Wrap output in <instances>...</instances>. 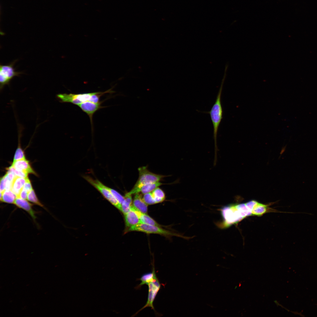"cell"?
I'll list each match as a JSON object with an SVG mask.
<instances>
[{
	"instance_id": "484cf974",
	"label": "cell",
	"mask_w": 317,
	"mask_h": 317,
	"mask_svg": "<svg viewBox=\"0 0 317 317\" xmlns=\"http://www.w3.org/2000/svg\"><path fill=\"white\" fill-rule=\"evenodd\" d=\"M23 188L27 191L28 193L33 189L31 181L28 177L26 178Z\"/></svg>"
},
{
	"instance_id": "4316f807",
	"label": "cell",
	"mask_w": 317,
	"mask_h": 317,
	"mask_svg": "<svg viewBox=\"0 0 317 317\" xmlns=\"http://www.w3.org/2000/svg\"><path fill=\"white\" fill-rule=\"evenodd\" d=\"M28 193L23 188L22 189L18 197L24 199H27Z\"/></svg>"
},
{
	"instance_id": "5b68a950",
	"label": "cell",
	"mask_w": 317,
	"mask_h": 317,
	"mask_svg": "<svg viewBox=\"0 0 317 317\" xmlns=\"http://www.w3.org/2000/svg\"><path fill=\"white\" fill-rule=\"evenodd\" d=\"M161 227L142 223L125 230V232L126 233L131 231H138L148 234H159L166 237L177 235L176 233L164 229Z\"/></svg>"
},
{
	"instance_id": "7a4b0ae2",
	"label": "cell",
	"mask_w": 317,
	"mask_h": 317,
	"mask_svg": "<svg viewBox=\"0 0 317 317\" xmlns=\"http://www.w3.org/2000/svg\"><path fill=\"white\" fill-rule=\"evenodd\" d=\"M139 177L133 188L125 194V196L131 195L139 193L141 188L143 186L151 183L160 181L166 176L156 174L150 171L147 166H142L138 169Z\"/></svg>"
},
{
	"instance_id": "603a6c76",
	"label": "cell",
	"mask_w": 317,
	"mask_h": 317,
	"mask_svg": "<svg viewBox=\"0 0 317 317\" xmlns=\"http://www.w3.org/2000/svg\"><path fill=\"white\" fill-rule=\"evenodd\" d=\"M143 199L145 203L148 205L156 204L151 192L144 194L143 197Z\"/></svg>"
},
{
	"instance_id": "6da1fadb",
	"label": "cell",
	"mask_w": 317,
	"mask_h": 317,
	"mask_svg": "<svg viewBox=\"0 0 317 317\" xmlns=\"http://www.w3.org/2000/svg\"><path fill=\"white\" fill-rule=\"evenodd\" d=\"M226 70H225L223 77L222 80L215 102L210 110L207 112V113L210 114L213 127V138L215 154V160H217L216 152L217 150V132L219 125L223 117V111L222 105L221 97L223 84L226 76Z\"/></svg>"
},
{
	"instance_id": "277c9868",
	"label": "cell",
	"mask_w": 317,
	"mask_h": 317,
	"mask_svg": "<svg viewBox=\"0 0 317 317\" xmlns=\"http://www.w3.org/2000/svg\"><path fill=\"white\" fill-rule=\"evenodd\" d=\"M83 178L98 190L106 200L120 210L121 205L111 193L108 187L98 180L94 179L90 176H84Z\"/></svg>"
},
{
	"instance_id": "52a82bcc",
	"label": "cell",
	"mask_w": 317,
	"mask_h": 317,
	"mask_svg": "<svg viewBox=\"0 0 317 317\" xmlns=\"http://www.w3.org/2000/svg\"><path fill=\"white\" fill-rule=\"evenodd\" d=\"M148 287V293L147 302L145 305L134 315H137L141 311L148 307H150L155 311L153 305L156 296L160 289L161 284L156 274L152 279L146 283Z\"/></svg>"
},
{
	"instance_id": "8992f818",
	"label": "cell",
	"mask_w": 317,
	"mask_h": 317,
	"mask_svg": "<svg viewBox=\"0 0 317 317\" xmlns=\"http://www.w3.org/2000/svg\"><path fill=\"white\" fill-rule=\"evenodd\" d=\"M17 60L6 65H0V89L1 90L6 85H9L11 81L15 76L23 73L16 71L14 66Z\"/></svg>"
},
{
	"instance_id": "8fae6325",
	"label": "cell",
	"mask_w": 317,
	"mask_h": 317,
	"mask_svg": "<svg viewBox=\"0 0 317 317\" xmlns=\"http://www.w3.org/2000/svg\"><path fill=\"white\" fill-rule=\"evenodd\" d=\"M126 229L142 223L141 220L131 208L130 210L124 215Z\"/></svg>"
},
{
	"instance_id": "ffe728a7",
	"label": "cell",
	"mask_w": 317,
	"mask_h": 317,
	"mask_svg": "<svg viewBox=\"0 0 317 317\" xmlns=\"http://www.w3.org/2000/svg\"><path fill=\"white\" fill-rule=\"evenodd\" d=\"M163 184L160 181L148 184L143 186L141 188L140 192L144 194L151 192L157 187Z\"/></svg>"
},
{
	"instance_id": "ba28073f",
	"label": "cell",
	"mask_w": 317,
	"mask_h": 317,
	"mask_svg": "<svg viewBox=\"0 0 317 317\" xmlns=\"http://www.w3.org/2000/svg\"><path fill=\"white\" fill-rule=\"evenodd\" d=\"M94 92L80 94H59L57 98L62 102H70L77 105L87 101H90Z\"/></svg>"
},
{
	"instance_id": "4fadbf2b",
	"label": "cell",
	"mask_w": 317,
	"mask_h": 317,
	"mask_svg": "<svg viewBox=\"0 0 317 317\" xmlns=\"http://www.w3.org/2000/svg\"><path fill=\"white\" fill-rule=\"evenodd\" d=\"M139 193L135 194L132 205L137 210L142 213L147 214L148 205L144 200L141 195Z\"/></svg>"
},
{
	"instance_id": "2e32d148",
	"label": "cell",
	"mask_w": 317,
	"mask_h": 317,
	"mask_svg": "<svg viewBox=\"0 0 317 317\" xmlns=\"http://www.w3.org/2000/svg\"><path fill=\"white\" fill-rule=\"evenodd\" d=\"M0 200L4 203L14 204L17 197L11 190H6L0 192Z\"/></svg>"
},
{
	"instance_id": "cb8c5ba5",
	"label": "cell",
	"mask_w": 317,
	"mask_h": 317,
	"mask_svg": "<svg viewBox=\"0 0 317 317\" xmlns=\"http://www.w3.org/2000/svg\"><path fill=\"white\" fill-rule=\"evenodd\" d=\"M7 170L8 171L13 172L16 176L25 178L28 177V174L16 169L11 165L8 168Z\"/></svg>"
},
{
	"instance_id": "9c48e42d",
	"label": "cell",
	"mask_w": 317,
	"mask_h": 317,
	"mask_svg": "<svg viewBox=\"0 0 317 317\" xmlns=\"http://www.w3.org/2000/svg\"><path fill=\"white\" fill-rule=\"evenodd\" d=\"M101 103H95L87 101L82 103L78 106L89 116L91 124H92V117L94 113L101 108Z\"/></svg>"
},
{
	"instance_id": "44dd1931",
	"label": "cell",
	"mask_w": 317,
	"mask_h": 317,
	"mask_svg": "<svg viewBox=\"0 0 317 317\" xmlns=\"http://www.w3.org/2000/svg\"><path fill=\"white\" fill-rule=\"evenodd\" d=\"M152 268L151 272L145 273L141 276L139 279V280L141 281V282L139 285V286L146 284L147 282L150 281L156 274L154 267Z\"/></svg>"
},
{
	"instance_id": "3957f363",
	"label": "cell",
	"mask_w": 317,
	"mask_h": 317,
	"mask_svg": "<svg viewBox=\"0 0 317 317\" xmlns=\"http://www.w3.org/2000/svg\"><path fill=\"white\" fill-rule=\"evenodd\" d=\"M221 211L223 220L227 225L237 223L245 218L238 204L226 206Z\"/></svg>"
},
{
	"instance_id": "83f0119b",
	"label": "cell",
	"mask_w": 317,
	"mask_h": 317,
	"mask_svg": "<svg viewBox=\"0 0 317 317\" xmlns=\"http://www.w3.org/2000/svg\"><path fill=\"white\" fill-rule=\"evenodd\" d=\"M0 188L1 193H2L5 190V182L4 176L1 178Z\"/></svg>"
},
{
	"instance_id": "30bf717a",
	"label": "cell",
	"mask_w": 317,
	"mask_h": 317,
	"mask_svg": "<svg viewBox=\"0 0 317 317\" xmlns=\"http://www.w3.org/2000/svg\"><path fill=\"white\" fill-rule=\"evenodd\" d=\"M14 204L18 207L28 212L34 221H35L36 218V212L32 208V204L26 200L19 197L16 198Z\"/></svg>"
},
{
	"instance_id": "d4e9b609",
	"label": "cell",
	"mask_w": 317,
	"mask_h": 317,
	"mask_svg": "<svg viewBox=\"0 0 317 317\" xmlns=\"http://www.w3.org/2000/svg\"><path fill=\"white\" fill-rule=\"evenodd\" d=\"M109 189L111 193L117 199L119 203L121 205L124 199V197L122 196L119 193L115 190L109 187Z\"/></svg>"
},
{
	"instance_id": "d6986e66",
	"label": "cell",
	"mask_w": 317,
	"mask_h": 317,
	"mask_svg": "<svg viewBox=\"0 0 317 317\" xmlns=\"http://www.w3.org/2000/svg\"><path fill=\"white\" fill-rule=\"evenodd\" d=\"M267 206L258 202L254 206L252 211V214L254 215L260 216L267 211Z\"/></svg>"
},
{
	"instance_id": "9a60e30c",
	"label": "cell",
	"mask_w": 317,
	"mask_h": 317,
	"mask_svg": "<svg viewBox=\"0 0 317 317\" xmlns=\"http://www.w3.org/2000/svg\"><path fill=\"white\" fill-rule=\"evenodd\" d=\"M131 208L136 214L142 222L150 225L162 227V226L158 223L148 215L147 214L142 213L135 209L132 205Z\"/></svg>"
},
{
	"instance_id": "ac0fdd59",
	"label": "cell",
	"mask_w": 317,
	"mask_h": 317,
	"mask_svg": "<svg viewBox=\"0 0 317 317\" xmlns=\"http://www.w3.org/2000/svg\"><path fill=\"white\" fill-rule=\"evenodd\" d=\"M151 192L156 203H161L165 200V193L159 187L155 189Z\"/></svg>"
},
{
	"instance_id": "7402d4cb",
	"label": "cell",
	"mask_w": 317,
	"mask_h": 317,
	"mask_svg": "<svg viewBox=\"0 0 317 317\" xmlns=\"http://www.w3.org/2000/svg\"><path fill=\"white\" fill-rule=\"evenodd\" d=\"M27 199L29 201L35 204L44 208L43 205L40 202L38 199L33 189L28 193Z\"/></svg>"
},
{
	"instance_id": "e0dca14e",
	"label": "cell",
	"mask_w": 317,
	"mask_h": 317,
	"mask_svg": "<svg viewBox=\"0 0 317 317\" xmlns=\"http://www.w3.org/2000/svg\"><path fill=\"white\" fill-rule=\"evenodd\" d=\"M124 199L121 205L120 211L124 215L131 210L132 200L131 195L124 196Z\"/></svg>"
},
{
	"instance_id": "7c38bea8",
	"label": "cell",
	"mask_w": 317,
	"mask_h": 317,
	"mask_svg": "<svg viewBox=\"0 0 317 317\" xmlns=\"http://www.w3.org/2000/svg\"><path fill=\"white\" fill-rule=\"evenodd\" d=\"M11 166L15 169L24 172L36 175L28 161L24 159L13 161Z\"/></svg>"
},
{
	"instance_id": "5bb4252c",
	"label": "cell",
	"mask_w": 317,
	"mask_h": 317,
	"mask_svg": "<svg viewBox=\"0 0 317 317\" xmlns=\"http://www.w3.org/2000/svg\"><path fill=\"white\" fill-rule=\"evenodd\" d=\"M26 178L16 176L13 181L11 190L16 195L17 198L23 187Z\"/></svg>"
}]
</instances>
